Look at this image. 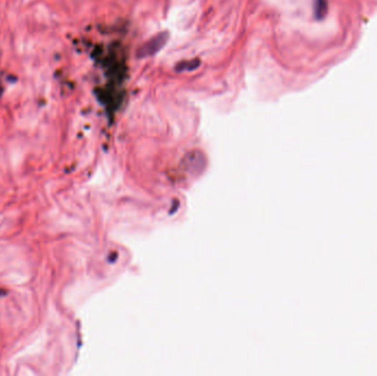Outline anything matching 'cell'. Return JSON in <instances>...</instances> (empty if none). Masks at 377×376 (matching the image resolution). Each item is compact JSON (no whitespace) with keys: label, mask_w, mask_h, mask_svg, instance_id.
I'll list each match as a JSON object with an SVG mask.
<instances>
[{"label":"cell","mask_w":377,"mask_h":376,"mask_svg":"<svg viewBox=\"0 0 377 376\" xmlns=\"http://www.w3.org/2000/svg\"><path fill=\"white\" fill-rule=\"evenodd\" d=\"M315 13L317 20H322L328 14V0H316Z\"/></svg>","instance_id":"1"}]
</instances>
